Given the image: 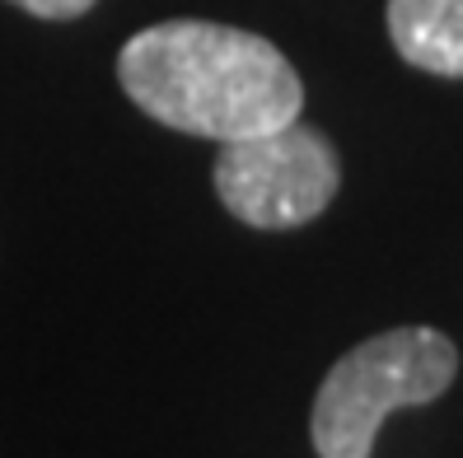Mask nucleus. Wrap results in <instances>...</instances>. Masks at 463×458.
<instances>
[{
	"label": "nucleus",
	"mask_w": 463,
	"mask_h": 458,
	"mask_svg": "<svg viewBox=\"0 0 463 458\" xmlns=\"http://www.w3.org/2000/svg\"><path fill=\"white\" fill-rule=\"evenodd\" d=\"M118 79L159 126L221 145L277 131L305 113V85L277 47L206 19L141 29L118 51Z\"/></svg>",
	"instance_id": "obj_1"
},
{
	"label": "nucleus",
	"mask_w": 463,
	"mask_h": 458,
	"mask_svg": "<svg viewBox=\"0 0 463 458\" xmlns=\"http://www.w3.org/2000/svg\"><path fill=\"white\" fill-rule=\"evenodd\" d=\"M458 374V346L435 328L379 332L328 369L314 412L309 440L318 458H370L379 425L402 407H426Z\"/></svg>",
	"instance_id": "obj_2"
},
{
	"label": "nucleus",
	"mask_w": 463,
	"mask_h": 458,
	"mask_svg": "<svg viewBox=\"0 0 463 458\" xmlns=\"http://www.w3.org/2000/svg\"><path fill=\"white\" fill-rule=\"evenodd\" d=\"M342 187V159L314 126L286 122L262 136L225 141L215 159V197L253 229H295L318 220Z\"/></svg>",
	"instance_id": "obj_3"
},
{
	"label": "nucleus",
	"mask_w": 463,
	"mask_h": 458,
	"mask_svg": "<svg viewBox=\"0 0 463 458\" xmlns=\"http://www.w3.org/2000/svg\"><path fill=\"white\" fill-rule=\"evenodd\" d=\"M389 38L407 66L463 79V0H389Z\"/></svg>",
	"instance_id": "obj_4"
},
{
	"label": "nucleus",
	"mask_w": 463,
	"mask_h": 458,
	"mask_svg": "<svg viewBox=\"0 0 463 458\" xmlns=\"http://www.w3.org/2000/svg\"><path fill=\"white\" fill-rule=\"evenodd\" d=\"M10 5L29 10V14H38V19H80L85 10H94L99 0H10Z\"/></svg>",
	"instance_id": "obj_5"
}]
</instances>
